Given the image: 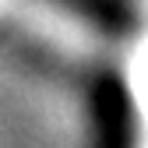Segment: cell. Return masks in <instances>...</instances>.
Here are the masks:
<instances>
[{
  "mask_svg": "<svg viewBox=\"0 0 148 148\" xmlns=\"http://www.w3.org/2000/svg\"><path fill=\"white\" fill-rule=\"evenodd\" d=\"M99 109V148H131V116H127V95L120 81L106 78L95 88Z\"/></svg>",
  "mask_w": 148,
  "mask_h": 148,
  "instance_id": "obj_1",
  "label": "cell"
}]
</instances>
